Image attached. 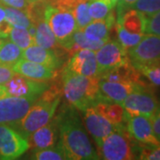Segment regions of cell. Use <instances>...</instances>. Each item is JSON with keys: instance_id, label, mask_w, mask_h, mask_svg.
<instances>
[{"instance_id": "obj_33", "label": "cell", "mask_w": 160, "mask_h": 160, "mask_svg": "<svg viewBox=\"0 0 160 160\" xmlns=\"http://www.w3.org/2000/svg\"><path fill=\"white\" fill-rule=\"evenodd\" d=\"M132 8L142 12L146 16H150L160 10V0H138Z\"/></svg>"}, {"instance_id": "obj_4", "label": "cell", "mask_w": 160, "mask_h": 160, "mask_svg": "<svg viewBox=\"0 0 160 160\" xmlns=\"http://www.w3.org/2000/svg\"><path fill=\"white\" fill-rule=\"evenodd\" d=\"M139 147L127 128L123 125L103 139L98 147V156L105 160H130L138 158Z\"/></svg>"}, {"instance_id": "obj_6", "label": "cell", "mask_w": 160, "mask_h": 160, "mask_svg": "<svg viewBox=\"0 0 160 160\" xmlns=\"http://www.w3.org/2000/svg\"><path fill=\"white\" fill-rule=\"evenodd\" d=\"M121 105L126 111V117L140 115L149 118L160 106L155 94L149 90V86H143L132 92Z\"/></svg>"}, {"instance_id": "obj_26", "label": "cell", "mask_w": 160, "mask_h": 160, "mask_svg": "<svg viewBox=\"0 0 160 160\" xmlns=\"http://www.w3.org/2000/svg\"><path fill=\"white\" fill-rule=\"evenodd\" d=\"M116 29L118 33V42L122 46V47L126 50L127 52L128 51L135 46L138 43L142 40L144 35L142 34H133L125 29L119 23L116 22Z\"/></svg>"}, {"instance_id": "obj_39", "label": "cell", "mask_w": 160, "mask_h": 160, "mask_svg": "<svg viewBox=\"0 0 160 160\" xmlns=\"http://www.w3.org/2000/svg\"><path fill=\"white\" fill-rule=\"evenodd\" d=\"M17 73L12 69V66L0 64V86H4Z\"/></svg>"}, {"instance_id": "obj_3", "label": "cell", "mask_w": 160, "mask_h": 160, "mask_svg": "<svg viewBox=\"0 0 160 160\" xmlns=\"http://www.w3.org/2000/svg\"><path fill=\"white\" fill-rule=\"evenodd\" d=\"M62 80L65 99L75 109L84 111L98 102L99 77H85L75 74L64 67Z\"/></svg>"}, {"instance_id": "obj_22", "label": "cell", "mask_w": 160, "mask_h": 160, "mask_svg": "<svg viewBox=\"0 0 160 160\" xmlns=\"http://www.w3.org/2000/svg\"><path fill=\"white\" fill-rule=\"evenodd\" d=\"M33 23L36 25L34 45L42 46L46 49L53 50L57 52V49L60 46L55 38L53 32L52 31L49 25L46 22L45 18L38 19Z\"/></svg>"}, {"instance_id": "obj_14", "label": "cell", "mask_w": 160, "mask_h": 160, "mask_svg": "<svg viewBox=\"0 0 160 160\" xmlns=\"http://www.w3.org/2000/svg\"><path fill=\"white\" fill-rule=\"evenodd\" d=\"M84 123L86 130L90 133L97 145H101L103 139L114 132L118 126L111 124L102 115H100L95 109L91 106L84 110Z\"/></svg>"}, {"instance_id": "obj_36", "label": "cell", "mask_w": 160, "mask_h": 160, "mask_svg": "<svg viewBox=\"0 0 160 160\" xmlns=\"http://www.w3.org/2000/svg\"><path fill=\"white\" fill-rule=\"evenodd\" d=\"M86 1H89V0H52L51 5L56 8L71 12L78 5Z\"/></svg>"}, {"instance_id": "obj_19", "label": "cell", "mask_w": 160, "mask_h": 160, "mask_svg": "<svg viewBox=\"0 0 160 160\" xmlns=\"http://www.w3.org/2000/svg\"><path fill=\"white\" fill-rule=\"evenodd\" d=\"M22 58L45 65L53 69H57L61 66L60 56L56 52L37 45H32L24 49Z\"/></svg>"}, {"instance_id": "obj_29", "label": "cell", "mask_w": 160, "mask_h": 160, "mask_svg": "<svg viewBox=\"0 0 160 160\" xmlns=\"http://www.w3.org/2000/svg\"><path fill=\"white\" fill-rule=\"evenodd\" d=\"M9 38L12 42L19 46L22 51L29 46L34 45V39L29 34L28 29L26 28L12 27Z\"/></svg>"}, {"instance_id": "obj_23", "label": "cell", "mask_w": 160, "mask_h": 160, "mask_svg": "<svg viewBox=\"0 0 160 160\" xmlns=\"http://www.w3.org/2000/svg\"><path fill=\"white\" fill-rule=\"evenodd\" d=\"M111 27L106 19L93 20L83 29L84 34L88 39L94 41L109 40V30Z\"/></svg>"}, {"instance_id": "obj_7", "label": "cell", "mask_w": 160, "mask_h": 160, "mask_svg": "<svg viewBox=\"0 0 160 160\" xmlns=\"http://www.w3.org/2000/svg\"><path fill=\"white\" fill-rule=\"evenodd\" d=\"M38 98L5 96L0 98V125L14 126L27 114Z\"/></svg>"}, {"instance_id": "obj_38", "label": "cell", "mask_w": 160, "mask_h": 160, "mask_svg": "<svg viewBox=\"0 0 160 160\" xmlns=\"http://www.w3.org/2000/svg\"><path fill=\"white\" fill-rule=\"evenodd\" d=\"M0 5L17 8L28 12L32 4L28 0H0Z\"/></svg>"}, {"instance_id": "obj_2", "label": "cell", "mask_w": 160, "mask_h": 160, "mask_svg": "<svg viewBox=\"0 0 160 160\" xmlns=\"http://www.w3.org/2000/svg\"><path fill=\"white\" fill-rule=\"evenodd\" d=\"M61 97L62 89L59 85H50L49 88L36 100L27 114L16 125L18 132L27 139L33 132L46 125L55 114Z\"/></svg>"}, {"instance_id": "obj_13", "label": "cell", "mask_w": 160, "mask_h": 160, "mask_svg": "<svg viewBox=\"0 0 160 160\" xmlns=\"http://www.w3.org/2000/svg\"><path fill=\"white\" fill-rule=\"evenodd\" d=\"M97 61L98 75L111 69L128 59L127 52L118 41L109 40L99 50L95 52Z\"/></svg>"}, {"instance_id": "obj_11", "label": "cell", "mask_w": 160, "mask_h": 160, "mask_svg": "<svg viewBox=\"0 0 160 160\" xmlns=\"http://www.w3.org/2000/svg\"><path fill=\"white\" fill-rule=\"evenodd\" d=\"M127 131L132 139L142 146H160V141L156 137L150 118L145 116H131L126 119Z\"/></svg>"}, {"instance_id": "obj_35", "label": "cell", "mask_w": 160, "mask_h": 160, "mask_svg": "<svg viewBox=\"0 0 160 160\" xmlns=\"http://www.w3.org/2000/svg\"><path fill=\"white\" fill-rule=\"evenodd\" d=\"M145 34L160 36V10L150 16H147Z\"/></svg>"}, {"instance_id": "obj_18", "label": "cell", "mask_w": 160, "mask_h": 160, "mask_svg": "<svg viewBox=\"0 0 160 160\" xmlns=\"http://www.w3.org/2000/svg\"><path fill=\"white\" fill-rule=\"evenodd\" d=\"M99 78L100 79L111 82H134L144 84L141 79V73L132 65L130 58L113 68L107 69L100 75Z\"/></svg>"}, {"instance_id": "obj_12", "label": "cell", "mask_w": 160, "mask_h": 160, "mask_svg": "<svg viewBox=\"0 0 160 160\" xmlns=\"http://www.w3.org/2000/svg\"><path fill=\"white\" fill-rule=\"evenodd\" d=\"M143 86L147 85L134 82H111L100 79L98 102L104 101L122 104L128 94Z\"/></svg>"}, {"instance_id": "obj_15", "label": "cell", "mask_w": 160, "mask_h": 160, "mask_svg": "<svg viewBox=\"0 0 160 160\" xmlns=\"http://www.w3.org/2000/svg\"><path fill=\"white\" fill-rule=\"evenodd\" d=\"M65 68L75 74L85 77H99L95 52L81 49L69 59Z\"/></svg>"}, {"instance_id": "obj_10", "label": "cell", "mask_w": 160, "mask_h": 160, "mask_svg": "<svg viewBox=\"0 0 160 160\" xmlns=\"http://www.w3.org/2000/svg\"><path fill=\"white\" fill-rule=\"evenodd\" d=\"M50 85L46 81L30 79L16 74L4 86H6L8 96L38 98L49 88Z\"/></svg>"}, {"instance_id": "obj_1", "label": "cell", "mask_w": 160, "mask_h": 160, "mask_svg": "<svg viewBox=\"0 0 160 160\" xmlns=\"http://www.w3.org/2000/svg\"><path fill=\"white\" fill-rule=\"evenodd\" d=\"M55 118L59 127V144L68 159H100L74 107L63 109Z\"/></svg>"}, {"instance_id": "obj_24", "label": "cell", "mask_w": 160, "mask_h": 160, "mask_svg": "<svg viewBox=\"0 0 160 160\" xmlns=\"http://www.w3.org/2000/svg\"><path fill=\"white\" fill-rule=\"evenodd\" d=\"M22 50L12 41H4L0 46V64L12 66L22 58Z\"/></svg>"}, {"instance_id": "obj_21", "label": "cell", "mask_w": 160, "mask_h": 160, "mask_svg": "<svg viewBox=\"0 0 160 160\" xmlns=\"http://www.w3.org/2000/svg\"><path fill=\"white\" fill-rule=\"evenodd\" d=\"M92 107L99 114L115 126H120L123 125L124 122H126V111L119 103L99 101Z\"/></svg>"}, {"instance_id": "obj_8", "label": "cell", "mask_w": 160, "mask_h": 160, "mask_svg": "<svg viewBox=\"0 0 160 160\" xmlns=\"http://www.w3.org/2000/svg\"><path fill=\"white\" fill-rule=\"evenodd\" d=\"M29 149V142L8 125H0V159H16Z\"/></svg>"}, {"instance_id": "obj_25", "label": "cell", "mask_w": 160, "mask_h": 160, "mask_svg": "<svg viewBox=\"0 0 160 160\" xmlns=\"http://www.w3.org/2000/svg\"><path fill=\"white\" fill-rule=\"evenodd\" d=\"M4 8L6 11V20L11 24L12 27L26 29L30 27L31 21L26 12L9 6H4Z\"/></svg>"}, {"instance_id": "obj_44", "label": "cell", "mask_w": 160, "mask_h": 160, "mask_svg": "<svg viewBox=\"0 0 160 160\" xmlns=\"http://www.w3.org/2000/svg\"><path fill=\"white\" fill-rule=\"evenodd\" d=\"M29 2H30L31 4H33V3H36V2H38V1H39V0H28Z\"/></svg>"}, {"instance_id": "obj_17", "label": "cell", "mask_w": 160, "mask_h": 160, "mask_svg": "<svg viewBox=\"0 0 160 160\" xmlns=\"http://www.w3.org/2000/svg\"><path fill=\"white\" fill-rule=\"evenodd\" d=\"M12 69L19 75L30 79L48 81L57 76V69H53L39 63L30 62L21 58L12 66Z\"/></svg>"}, {"instance_id": "obj_43", "label": "cell", "mask_w": 160, "mask_h": 160, "mask_svg": "<svg viewBox=\"0 0 160 160\" xmlns=\"http://www.w3.org/2000/svg\"><path fill=\"white\" fill-rule=\"evenodd\" d=\"M110 1L112 2V5L114 6V7L117 6V5H118V3L119 2V0H110Z\"/></svg>"}, {"instance_id": "obj_16", "label": "cell", "mask_w": 160, "mask_h": 160, "mask_svg": "<svg viewBox=\"0 0 160 160\" xmlns=\"http://www.w3.org/2000/svg\"><path fill=\"white\" fill-rule=\"evenodd\" d=\"M59 136V127L56 118L50 120L46 125L33 132L27 141L29 148L35 150L46 149L55 145Z\"/></svg>"}, {"instance_id": "obj_30", "label": "cell", "mask_w": 160, "mask_h": 160, "mask_svg": "<svg viewBox=\"0 0 160 160\" xmlns=\"http://www.w3.org/2000/svg\"><path fill=\"white\" fill-rule=\"evenodd\" d=\"M141 74L144 75L154 86H160V64H132Z\"/></svg>"}, {"instance_id": "obj_27", "label": "cell", "mask_w": 160, "mask_h": 160, "mask_svg": "<svg viewBox=\"0 0 160 160\" xmlns=\"http://www.w3.org/2000/svg\"><path fill=\"white\" fill-rule=\"evenodd\" d=\"M113 8L110 0H89V13L92 20L105 19Z\"/></svg>"}, {"instance_id": "obj_37", "label": "cell", "mask_w": 160, "mask_h": 160, "mask_svg": "<svg viewBox=\"0 0 160 160\" xmlns=\"http://www.w3.org/2000/svg\"><path fill=\"white\" fill-rule=\"evenodd\" d=\"M11 24L6 20V11L2 5H0V38H6L9 37L12 29Z\"/></svg>"}, {"instance_id": "obj_28", "label": "cell", "mask_w": 160, "mask_h": 160, "mask_svg": "<svg viewBox=\"0 0 160 160\" xmlns=\"http://www.w3.org/2000/svg\"><path fill=\"white\" fill-rule=\"evenodd\" d=\"M31 159L35 160H64L68 159L62 148L58 145H53L46 149L35 150L31 156Z\"/></svg>"}, {"instance_id": "obj_41", "label": "cell", "mask_w": 160, "mask_h": 160, "mask_svg": "<svg viewBox=\"0 0 160 160\" xmlns=\"http://www.w3.org/2000/svg\"><path fill=\"white\" fill-rule=\"evenodd\" d=\"M138 0H119L118 3V16L122 15L124 12L131 9Z\"/></svg>"}, {"instance_id": "obj_40", "label": "cell", "mask_w": 160, "mask_h": 160, "mask_svg": "<svg viewBox=\"0 0 160 160\" xmlns=\"http://www.w3.org/2000/svg\"><path fill=\"white\" fill-rule=\"evenodd\" d=\"M150 122L154 134L160 141V106L154 115L150 118Z\"/></svg>"}, {"instance_id": "obj_9", "label": "cell", "mask_w": 160, "mask_h": 160, "mask_svg": "<svg viewBox=\"0 0 160 160\" xmlns=\"http://www.w3.org/2000/svg\"><path fill=\"white\" fill-rule=\"evenodd\" d=\"M127 53L132 64H160V36L145 34Z\"/></svg>"}, {"instance_id": "obj_45", "label": "cell", "mask_w": 160, "mask_h": 160, "mask_svg": "<svg viewBox=\"0 0 160 160\" xmlns=\"http://www.w3.org/2000/svg\"><path fill=\"white\" fill-rule=\"evenodd\" d=\"M4 41H5V40L3 39V38H0V46H2V44L4 43Z\"/></svg>"}, {"instance_id": "obj_42", "label": "cell", "mask_w": 160, "mask_h": 160, "mask_svg": "<svg viewBox=\"0 0 160 160\" xmlns=\"http://www.w3.org/2000/svg\"><path fill=\"white\" fill-rule=\"evenodd\" d=\"M5 96H8L7 95V91L5 86H0V98L5 97Z\"/></svg>"}, {"instance_id": "obj_32", "label": "cell", "mask_w": 160, "mask_h": 160, "mask_svg": "<svg viewBox=\"0 0 160 160\" xmlns=\"http://www.w3.org/2000/svg\"><path fill=\"white\" fill-rule=\"evenodd\" d=\"M73 41L78 45L81 49H87L93 52L99 50L107 42V41H94V40L88 39L84 34L83 29H78L73 34Z\"/></svg>"}, {"instance_id": "obj_31", "label": "cell", "mask_w": 160, "mask_h": 160, "mask_svg": "<svg viewBox=\"0 0 160 160\" xmlns=\"http://www.w3.org/2000/svg\"><path fill=\"white\" fill-rule=\"evenodd\" d=\"M71 12L74 15L78 29H84L92 21L89 13V1L80 3Z\"/></svg>"}, {"instance_id": "obj_20", "label": "cell", "mask_w": 160, "mask_h": 160, "mask_svg": "<svg viewBox=\"0 0 160 160\" xmlns=\"http://www.w3.org/2000/svg\"><path fill=\"white\" fill-rule=\"evenodd\" d=\"M147 16L142 12L131 8L126 11L122 15L118 16L117 22L133 34H145Z\"/></svg>"}, {"instance_id": "obj_34", "label": "cell", "mask_w": 160, "mask_h": 160, "mask_svg": "<svg viewBox=\"0 0 160 160\" xmlns=\"http://www.w3.org/2000/svg\"><path fill=\"white\" fill-rule=\"evenodd\" d=\"M139 149V159L160 160V146H142Z\"/></svg>"}, {"instance_id": "obj_5", "label": "cell", "mask_w": 160, "mask_h": 160, "mask_svg": "<svg viewBox=\"0 0 160 160\" xmlns=\"http://www.w3.org/2000/svg\"><path fill=\"white\" fill-rule=\"evenodd\" d=\"M44 15L59 46L67 51L74 43L73 34L78 29L74 15L70 12L59 9L52 5L46 6Z\"/></svg>"}]
</instances>
